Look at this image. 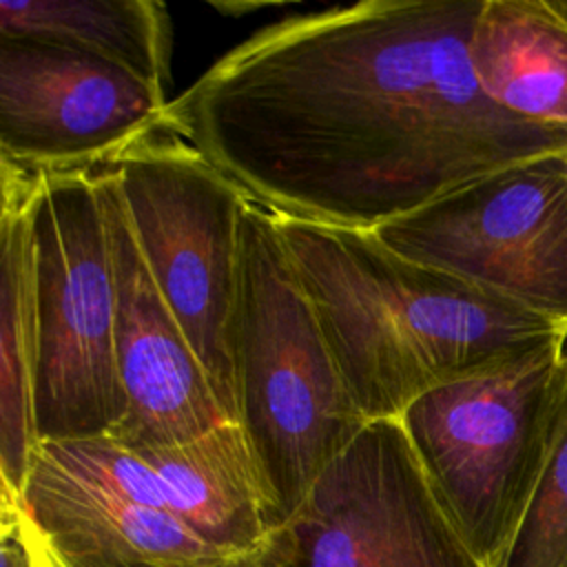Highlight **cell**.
Listing matches in <instances>:
<instances>
[{
  "instance_id": "15",
  "label": "cell",
  "mask_w": 567,
  "mask_h": 567,
  "mask_svg": "<svg viewBox=\"0 0 567 567\" xmlns=\"http://www.w3.org/2000/svg\"><path fill=\"white\" fill-rule=\"evenodd\" d=\"M0 35L69 47L166 91L173 27L153 0H0Z\"/></svg>"
},
{
  "instance_id": "14",
  "label": "cell",
  "mask_w": 567,
  "mask_h": 567,
  "mask_svg": "<svg viewBox=\"0 0 567 567\" xmlns=\"http://www.w3.org/2000/svg\"><path fill=\"white\" fill-rule=\"evenodd\" d=\"M470 60L496 104L567 131V0H483Z\"/></svg>"
},
{
  "instance_id": "11",
  "label": "cell",
  "mask_w": 567,
  "mask_h": 567,
  "mask_svg": "<svg viewBox=\"0 0 567 567\" xmlns=\"http://www.w3.org/2000/svg\"><path fill=\"white\" fill-rule=\"evenodd\" d=\"M22 512L58 567H206L230 558L173 514L82 474L42 443Z\"/></svg>"
},
{
  "instance_id": "10",
  "label": "cell",
  "mask_w": 567,
  "mask_h": 567,
  "mask_svg": "<svg viewBox=\"0 0 567 567\" xmlns=\"http://www.w3.org/2000/svg\"><path fill=\"white\" fill-rule=\"evenodd\" d=\"M93 177L109 237L115 361L126 396L124 419L109 436L133 452L186 443L230 419L144 261L113 166L93 168Z\"/></svg>"
},
{
  "instance_id": "6",
  "label": "cell",
  "mask_w": 567,
  "mask_h": 567,
  "mask_svg": "<svg viewBox=\"0 0 567 567\" xmlns=\"http://www.w3.org/2000/svg\"><path fill=\"white\" fill-rule=\"evenodd\" d=\"M111 166L144 261L219 405L235 421L230 328L246 195L197 151L162 131Z\"/></svg>"
},
{
  "instance_id": "18",
  "label": "cell",
  "mask_w": 567,
  "mask_h": 567,
  "mask_svg": "<svg viewBox=\"0 0 567 567\" xmlns=\"http://www.w3.org/2000/svg\"><path fill=\"white\" fill-rule=\"evenodd\" d=\"M206 567H264V549L255 551V554H246V556H230L221 563L206 565Z\"/></svg>"
},
{
  "instance_id": "9",
  "label": "cell",
  "mask_w": 567,
  "mask_h": 567,
  "mask_svg": "<svg viewBox=\"0 0 567 567\" xmlns=\"http://www.w3.org/2000/svg\"><path fill=\"white\" fill-rule=\"evenodd\" d=\"M166 91L102 58L0 35V162L33 173L113 164L162 126Z\"/></svg>"
},
{
  "instance_id": "17",
  "label": "cell",
  "mask_w": 567,
  "mask_h": 567,
  "mask_svg": "<svg viewBox=\"0 0 567 567\" xmlns=\"http://www.w3.org/2000/svg\"><path fill=\"white\" fill-rule=\"evenodd\" d=\"M0 567H58L20 509H0Z\"/></svg>"
},
{
  "instance_id": "1",
  "label": "cell",
  "mask_w": 567,
  "mask_h": 567,
  "mask_svg": "<svg viewBox=\"0 0 567 567\" xmlns=\"http://www.w3.org/2000/svg\"><path fill=\"white\" fill-rule=\"evenodd\" d=\"M483 0H365L275 22L166 104L184 142L277 217L377 230L487 175L567 155V131L481 86Z\"/></svg>"
},
{
  "instance_id": "7",
  "label": "cell",
  "mask_w": 567,
  "mask_h": 567,
  "mask_svg": "<svg viewBox=\"0 0 567 567\" xmlns=\"http://www.w3.org/2000/svg\"><path fill=\"white\" fill-rule=\"evenodd\" d=\"M264 567H485L434 496L401 419L368 421L270 536Z\"/></svg>"
},
{
  "instance_id": "13",
  "label": "cell",
  "mask_w": 567,
  "mask_h": 567,
  "mask_svg": "<svg viewBox=\"0 0 567 567\" xmlns=\"http://www.w3.org/2000/svg\"><path fill=\"white\" fill-rule=\"evenodd\" d=\"M137 454L155 470L166 509L213 549L255 554L281 527L239 423Z\"/></svg>"
},
{
  "instance_id": "2",
  "label": "cell",
  "mask_w": 567,
  "mask_h": 567,
  "mask_svg": "<svg viewBox=\"0 0 567 567\" xmlns=\"http://www.w3.org/2000/svg\"><path fill=\"white\" fill-rule=\"evenodd\" d=\"M319 326L368 421L538 350L567 330L507 297L403 257L374 230L277 217Z\"/></svg>"
},
{
  "instance_id": "8",
  "label": "cell",
  "mask_w": 567,
  "mask_h": 567,
  "mask_svg": "<svg viewBox=\"0 0 567 567\" xmlns=\"http://www.w3.org/2000/svg\"><path fill=\"white\" fill-rule=\"evenodd\" d=\"M374 233L567 330V155L487 175Z\"/></svg>"
},
{
  "instance_id": "4",
  "label": "cell",
  "mask_w": 567,
  "mask_h": 567,
  "mask_svg": "<svg viewBox=\"0 0 567 567\" xmlns=\"http://www.w3.org/2000/svg\"><path fill=\"white\" fill-rule=\"evenodd\" d=\"M567 339L447 381L399 416L463 540L498 567L538 483Z\"/></svg>"
},
{
  "instance_id": "3",
  "label": "cell",
  "mask_w": 567,
  "mask_h": 567,
  "mask_svg": "<svg viewBox=\"0 0 567 567\" xmlns=\"http://www.w3.org/2000/svg\"><path fill=\"white\" fill-rule=\"evenodd\" d=\"M235 408L284 525L368 419L339 372L277 215L246 197L230 328Z\"/></svg>"
},
{
  "instance_id": "12",
  "label": "cell",
  "mask_w": 567,
  "mask_h": 567,
  "mask_svg": "<svg viewBox=\"0 0 567 567\" xmlns=\"http://www.w3.org/2000/svg\"><path fill=\"white\" fill-rule=\"evenodd\" d=\"M0 166V509H20L40 445L33 414L38 370L33 199L40 173L7 162Z\"/></svg>"
},
{
  "instance_id": "16",
  "label": "cell",
  "mask_w": 567,
  "mask_h": 567,
  "mask_svg": "<svg viewBox=\"0 0 567 567\" xmlns=\"http://www.w3.org/2000/svg\"><path fill=\"white\" fill-rule=\"evenodd\" d=\"M498 567H567V341L547 456Z\"/></svg>"
},
{
  "instance_id": "5",
  "label": "cell",
  "mask_w": 567,
  "mask_h": 567,
  "mask_svg": "<svg viewBox=\"0 0 567 567\" xmlns=\"http://www.w3.org/2000/svg\"><path fill=\"white\" fill-rule=\"evenodd\" d=\"M33 237L38 439L109 436L124 419L126 396L115 361L113 268L93 168L40 173Z\"/></svg>"
}]
</instances>
